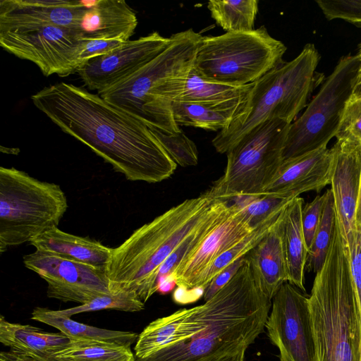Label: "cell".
I'll return each instance as SVG.
<instances>
[{
  "label": "cell",
  "mask_w": 361,
  "mask_h": 361,
  "mask_svg": "<svg viewBox=\"0 0 361 361\" xmlns=\"http://www.w3.org/2000/svg\"><path fill=\"white\" fill-rule=\"evenodd\" d=\"M31 99L63 132L89 147L128 180L159 183L176 169L177 164L144 122L99 94L61 82L44 87Z\"/></svg>",
  "instance_id": "6da1fadb"
},
{
  "label": "cell",
  "mask_w": 361,
  "mask_h": 361,
  "mask_svg": "<svg viewBox=\"0 0 361 361\" xmlns=\"http://www.w3.org/2000/svg\"><path fill=\"white\" fill-rule=\"evenodd\" d=\"M271 306L246 259L211 299L171 314L175 334L169 345L134 361H219L246 351L264 331Z\"/></svg>",
  "instance_id": "7a4b0ae2"
},
{
  "label": "cell",
  "mask_w": 361,
  "mask_h": 361,
  "mask_svg": "<svg viewBox=\"0 0 361 361\" xmlns=\"http://www.w3.org/2000/svg\"><path fill=\"white\" fill-rule=\"evenodd\" d=\"M226 200L207 190L135 230L113 248L106 268L111 293L130 292L145 303L157 292L160 267L174 250Z\"/></svg>",
  "instance_id": "3957f363"
},
{
  "label": "cell",
  "mask_w": 361,
  "mask_h": 361,
  "mask_svg": "<svg viewBox=\"0 0 361 361\" xmlns=\"http://www.w3.org/2000/svg\"><path fill=\"white\" fill-rule=\"evenodd\" d=\"M314 361H361V312L348 248L336 221L334 236L309 295Z\"/></svg>",
  "instance_id": "277c9868"
},
{
  "label": "cell",
  "mask_w": 361,
  "mask_h": 361,
  "mask_svg": "<svg viewBox=\"0 0 361 361\" xmlns=\"http://www.w3.org/2000/svg\"><path fill=\"white\" fill-rule=\"evenodd\" d=\"M170 37L157 57L98 94L149 128L174 134L180 128L173 118V103L185 90L202 35L190 28Z\"/></svg>",
  "instance_id": "5b68a950"
},
{
  "label": "cell",
  "mask_w": 361,
  "mask_h": 361,
  "mask_svg": "<svg viewBox=\"0 0 361 361\" xmlns=\"http://www.w3.org/2000/svg\"><path fill=\"white\" fill-rule=\"evenodd\" d=\"M319 59L314 44H307L294 59L252 83L230 125L213 138L212 143L216 151L226 154L248 133L267 121L279 118L293 123L307 106Z\"/></svg>",
  "instance_id": "8992f818"
},
{
  "label": "cell",
  "mask_w": 361,
  "mask_h": 361,
  "mask_svg": "<svg viewBox=\"0 0 361 361\" xmlns=\"http://www.w3.org/2000/svg\"><path fill=\"white\" fill-rule=\"evenodd\" d=\"M68 209L61 187L0 167V252L57 228Z\"/></svg>",
  "instance_id": "52a82bcc"
},
{
  "label": "cell",
  "mask_w": 361,
  "mask_h": 361,
  "mask_svg": "<svg viewBox=\"0 0 361 361\" xmlns=\"http://www.w3.org/2000/svg\"><path fill=\"white\" fill-rule=\"evenodd\" d=\"M286 49L264 26L248 32L202 36L193 68L207 80L244 86L282 65Z\"/></svg>",
  "instance_id": "ba28073f"
},
{
  "label": "cell",
  "mask_w": 361,
  "mask_h": 361,
  "mask_svg": "<svg viewBox=\"0 0 361 361\" xmlns=\"http://www.w3.org/2000/svg\"><path fill=\"white\" fill-rule=\"evenodd\" d=\"M289 126L290 123L274 118L244 136L227 152L224 173L207 190L209 195L227 200L261 196L283 161Z\"/></svg>",
  "instance_id": "9c48e42d"
},
{
  "label": "cell",
  "mask_w": 361,
  "mask_h": 361,
  "mask_svg": "<svg viewBox=\"0 0 361 361\" xmlns=\"http://www.w3.org/2000/svg\"><path fill=\"white\" fill-rule=\"evenodd\" d=\"M359 64L357 54L339 59L305 111L290 124L283 160L325 147L335 137L353 92Z\"/></svg>",
  "instance_id": "30bf717a"
},
{
  "label": "cell",
  "mask_w": 361,
  "mask_h": 361,
  "mask_svg": "<svg viewBox=\"0 0 361 361\" xmlns=\"http://www.w3.org/2000/svg\"><path fill=\"white\" fill-rule=\"evenodd\" d=\"M84 41L78 28L54 25L0 30L1 47L34 63L45 76L77 73Z\"/></svg>",
  "instance_id": "8fae6325"
},
{
  "label": "cell",
  "mask_w": 361,
  "mask_h": 361,
  "mask_svg": "<svg viewBox=\"0 0 361 361\" xmlns=\"http://www.w3.org/2000/svg\"><path fill=\"white\" fill-rule=\"evenodd\" d=\"M271 300L265 328L279 361H314L309 296L286 282Z\"/></svg>",
  "instance_id": "7c38bea8"
},
{
  "label": "cell",
  "mask_w": 361,
  "mask_h": 361,
  "mask_svg": "<svg viewBox=\"0 0 361 361\" xmlns=\"http://www.w3.org/2000/svg\"><path fill=\"white\" fill-rule=\"evenodd\" d=\"M255 228L243 209L233 201L226 216L175 271L177 288L173 294V300L186 305L203 296L199 284L212 264Z\"/></svg>",
  "instance_id": "4fadbf2b"
},
{
  "label": "cell",
  "mask_w": 361,
  "mask_h": 361,
  "mask_svg": "<svg viewBox=\"0 0 361 361\" xmlns=\"http://www.w3.org/2000/svg\"><path fill=\"white\" fill-rule=\"evenodd\" d=\"M23 263L47 283L50 298L82 305L111 293L106 269L39 250L25 255Z\"/></svg>",
  "instance_id": "5bb4252c"
},
{
  "label": "cell",
  "mask_w": 361,
  "mask_h": 361,
  "mask_svg": "<svg viewBox=\"0 0 361 361\" xmlns=\"http://www.w3.org/2000/svg\"><path fill=\"white\" fill-rule=\"evenodd\" d=\"M171 37L158 32L125 42L121 47L104 56L91 59L77 71L91 90L103 92L129 77L161 53Z\"/></svg>",
  "instance_id": "9a60e30c"
},
{
  "label": "cell",
  "mask_w": 361,
  "mask_h": 361,
  "mask_svg": "<svg viewBox=\"0 0 361 361\" xmlns=\"http://www.w3.org/2000/svg\"><path fill=\"white\" fill-rule=\"evenodd\" d=\"M332 192L336 221L345 245L353 246L355 236V214L361 176V144L336 140L331 148Z\"/></svg>",
  "instance_id": "2e32d148"
},
{
  "label": "cell",
  "mask_w": 361,
  "mask_h": 361,
  "mask_svg": "<svg viewBox=\"0 0 361 361\" xmlns=\"http://www.w3.org/2000/svg\"><path fill=\"white\" fill-rule=\"evenodd\" d=\"M331 168L332 152L327 147L283 160L261 196L294 198L320 192L331 183Z\"/></svg>",
  "instance_id": "e0dca14e"
},
{
  "label": "cell",
  "mask_w": 361,
  "mask_h": 361,
  "mask_svg": "<svg viewBox=\"0 0 361 361\" xmlns=\"http://www.w3.org/2000/svg\"><path fill=\"white\" fill-rule=\"evenodd\" d=\"M85 1L1 0L0 30L54 25L79 28Z\"/></svg>",
  "instance_id": "ac0fdd59"
},
{
  "label": "cell",
  "mask_w": 361,
  "mask_h": 361,
  "mask_svg": "<svg viewBox=\"0 0 361 361\" xmlns=\"http://www.w3.org/2000/svg\"><path fill=\"white\" fill-rule=\"evenodd\" d=\"M286 208L269 233L245 255L256 285L271 300L288 281L284 247Z\"/></svg>",
  "instance_id": "d6986e66"
},
{
  "label": "cell",
  "mask_w": 361,
  "mask_h": 361,
  "mask_svg": "<svg viewBox=\"0 0 361 361\" xmlns=\"http://www.w3.org/2000/svg\"><path fill=\"white\" fill-rule=\"evenodd\" d=\"M86 4L87 9L78 28L85 40H129L137 18L126 1H86Z\"/></svg>",
  "instance_id": "ffe728a7"
},
{
  "label": "cell",
  "mask_w": 361,
  "mask_h": 361,
  "mask_svg": "<svg viewBox=\"0 0 361 361\" xmlns=\"http://www.w3.org/2000/svg\"><path fill=\"white\" fill-rule=\"evenodd\" d=\"M70 338L49 333L29 324L11 323L0 318V342L9 355L20 361H60L54 354L67 346Z\"/></svg>",
  "instance_id": "44dd1931"
},
{
  "label": "cell",
  "mask_w": 361,
  "mask_h": 361,
  "mask_svg": "<svg viewBox=\"0 0 361 361\" xmlns=\"http://www.w3.org/2000/svg\"><path fill=\"white\" fill-rule=\"evenodd\" d=\"M36 250L54 253L82 263L106 269L113 248L99 241L64 232L57 228L50 229L30 240Z\"/></svg>",
  "instance_id": "7402d4cb"
},
{
  "label": "cell",
  "mask_w": 361,
  "mask_h": 361,
  "mask_svg": "<svg viewBox=\"0 0 361 361\" xmlns=\"http://www.w3.org/2000/svg\"><path fill=\"white\" fill-rule=\"evenodd\" d=\"M303 205L302 197L293 198L286 208L283 224L288 282L305 293V271L308 250L302 228Z\"/></svg>",
  "instance_id": "603a6c76"
},
{
  "label": "cell",
  "mask_w": 361,
  "mask_h": 361,
  "mask_svg": "<svg viewBox=\"0 0 361 361\" xmlns=\"http://www.w3.org/2000/svg\"><path fill=\"white\" fill-rule=\"evenodd\" d=\"M247 94L216 104L175 102L173 103L174 121L178 126H192L212 131L223 130L238 114Z\"/></svg>",
  "instance_id": "cb8c5ba5"
},
{
  "label": "cell",
  "mask_w": 361,
  "mask_h": 361,
  "mask_svg": "<svg viewBox=\"0 0 361 361\" xmlns=\"http://www.w3.org/2000/svg\"><path fill=\"white\" fill-rule=\"evenodd\" d=\"M31 318L57 329L70 338L106 341L130 347L138 338V335L133 332L109 330L85 324L59 313L57 310L45 307H35Z\"/></svg>",
  "instance_id": "d4e9b609"
},
{
  "label": "cell",
  "mask_w": 361,
  "mask_h": 361,
  "mask_svg": "<svg viewBox=\"0 0 361 361\" xmlns=\"http://www.w3.org/2000/svg\"><path fill=\"white\" fill-rule=\"evenodd\" d=\"M60 361H134L130 347L95 340L70 338L66 347L54 354Z\"/></svg>",
  "instance_id": "484cf974"
},
{
  "label": "cell",
  "mask_w": 361,
  "mask_h": 361,
  "mask_svg": "<svg viewBox=\"0 0 361 361\" xmlns=\"http://www.w3.org/2000/svg\"><path fill=\"white\" fill-rule=\"evenodd\" d=\"M251 84L233 86L211 81L200 76L192 68L188 78L185 90L176 102L192 104H220L245 95L249 92Z\"/></svg>",
  "instance_id": "4316f807"
},
{
  "label": "cell",
  "mask_w": 361,
  "mask_h": 361,
  "mask_svg": "<svg viewBox=\"0 0 361 361\" xmlns=\"http://www.w3.org/2000/svg\"><path fill=\"white\" fill-rule=\"evenodd\" d=\"M257 0H212L207 4L212 18L226 32L254 30Z\"/></svg>",
  "instance_id": "83f0119b"
},
{
  "label": "cell",
  "mask_w": 361,
  "mask_h": 361,
  "mask_svg": "<svg viewBox=\"0 0 361 361\" xmlns=\"http://www.w3.org/2000/svg\"><path fill=\"white\" fill-rule=\"evenodd\" d=\"M286 207L273 214L267 220L257 226L250 234L217 257L202 278L198 287L199 290L204 293L209 283L224 269L231 263L245 257L251 251L272 229L281 213Z\"/></svg>",
  "instance_id": "f1b7e54d"
},
{
  "label": "cell",
  "mask_w": 361,
  "mask_h": 361,
  "mask_svg": "<svg viewBox=\"0 0 361 361\" xmlns=\"http://www.w3.org/2000/svg\"><path fill=\"white\" fill-rule=\"evenodd\" d=\"M322 218L308 250L305 271L317 273L323 266L334 236L336 217L332 192L326 190Z\"/></svg>",
  "instance_id": "f546056e"
},
{
  "label": "cell",
  "mask_w": 361,
  "mask_h": 361,
  "mask_svg": "<svg viewBox=\"0 0 361 361\" xmlns=\"http://www.w3.org/2000/svg\"><path fill=\"white\" fill-rule=\"evenodd\" d=\"M144 308L145 303L135 294L130 292H118L102 295L85 304L57 311L60 314L71 317L82 312L103 310L138 312Z\"/></svg>",
  "instance_id": "4dcf8cb0"
},
{
  "label": "cell",
  "mask_w": 361,
  "mask_h": 361,
  "mask_svg": "<svg viewBox=\"0 0 361 361\" xmlns=\"http://www.w3.org/2000/svg\"><path fill=\"white\" fill-rule=\"evenodd\" d=\"M149 128L177 165L185 167L197 164V147L181 129L176 133L169 134L155 128Z\"/></svg>",
  "instance_id": "1f68e13d"
},
{
  "label": "cell",
  "mask_w": 361,
  "mask_h": 361,
  "mask_svg": "<svg viewBox=\"0 0 361 361\" xmlns=\"http://www.w3.org/2000/svg\"><path fill=\"white\" fill-rule=\"evenodd\" d=\"M293 199L262 195L240 197L233 200L249 217L252 226L257 227L273 214L286 207Z\"/></svg>",
  "instance_id": "d6a6232c"
},
{
  "label": "cell",
  "mask_w": 361,
  "mask_h": 361,
  "mask_svg": "<svg viewBox=\"0 0 361 361\" xmlns=\"http://www.w3.org/2000/svg\"><path fill=\"white\" fill-rule=\"evenodd\" d=\"M335 137L361 143V94H352L348 99Z\"/></svg>",
  "instance_id": "836d02e7"
},
{
  "label": "cell",
  "mask_w": 361,
  "mask_h": 361,
  "mask_svg": "<svg viewBox=\"0 0 361 361\" xmlns=\"http://www.w3.org/2000/svg\"><path fill=\"white\" fill-rule=\"evenodd\" d=\"M329 20L341 19L361 27V0H316Z\"/></svg>",
  "instance_id": "e575fe53"
},
{
  "label": "cell",
  "mask_w": 361,
  "mask_h": 361,
  "mask_svg": "<svg viewBox=\"0 0 361 361\" xmlns=\"http://www.w3.org/2000/svg\"><path fill=\"white\" fill-rule=\"evenodd\" d=\"M326 197V192L325 191L322 195H317L312 201L306 203L302 207L301 212L302 228L307 250H310L312 245L319 226Z\"/></svg>",
  "instance_id": "d590c367"
},
{
  "label": "cell",
  "mask_w": 361,
  "mask_h": 361,
  "mask_svg": "<svg viewBox=\"0 0 361 361\" xmlns=\"http://www.w3.org/2000/svg\"><path fill=\"white\" fill-rule=\"evenodd\" d=\"M124 42H125L118 40H85L82 49L79 56L80 60L83 65L85 62L91 59L110 54L111 52L121 47Z\"/></svg>",
  "instance_id": "8d00e7d4"
},
{
  "label": "cell",
  "mask_w": 361,
  "mask_h": 361,
  "mask_svg": "<svg viewBox=\"0 0 361 361\" xmlns=\"http://www.w3.org/2000/svg\"><path fill=\"white\" fill-rule=\"evenodd\" d=\"M245 259V256L231 263L213 279L204 290L203 297L205 301L211 299L231 280L244 264Z\"/></svg>",
  "instance_id": "74e56055"
},
{
  "label": "cell",
  "mask_w": 361,
  "mask_h": 361,
  "mask_svg": "<svg viewBox=\"0 0 361 361\" xmlns=\"http://www.w3.org/2000/svg\"><path fill=\"white\" fill-rule=\"evenodd\" d=\"M349 253L353 280L361 312V233L356 231Z\"/></svg>",
  "instance_id": "f35d334b"
},
{
  "label": "cell",
  "mask_w": 361,
  "mask_h": 361,
  "mask_svg": "<svg viewBox=\"0 0 361 361\" xmlns=\"http://www.w3.org/2000/svg\"><path fill=\"white\" fill-rule=\"evenodd\" d=\"M357 56L358 57L360 64L357 76L355 80L353 94H361V44L359 45V49Z\"/></svg>",
  "instance_id": "ab89813d"
},
{
  "label": "cell",
  "mask_w": 361,
  "mask_h": 361,
  "mask_svg": "<svg viewBox=\"0 0 361 361\" xmlns=\"http://www.w3.org/2000/svg\"><path fill=\"white\" fill-rule=\"evenodd\" d=\"M355 230L356 231L361 233V176L360 183L359 197L355 214Z\"/></svg>",
  "instance_id": "60d3db41"
},
{
  "label": "cell",
  "mask_w": 361,
  "mask_h": 361,
  "mask_svg": "<svg viewBox=\"0 0 361 361\" xmlns=\"http://www.w3.org/2000/svg\"><path fill=\"white\" fill-rule=\"evenodd\" d=\"M245 352L246 351H243L238 354L226 357L219 361H244L245 357Z\"/></svg>",
  "instance_id": "b9f144b4"
}]
</instances>
